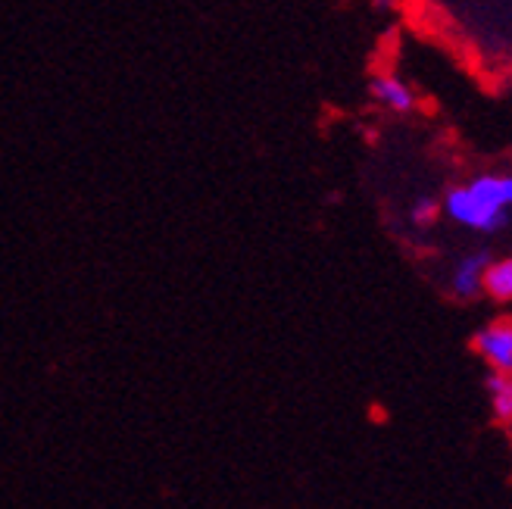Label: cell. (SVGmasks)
<instances>
[{"label":"cell","instance_id":"1","mask_svg":"<svg viewBox=\"0 0 512 509\" xmlns=\"http://www.w3.org/2000/svg\"><path fill=\"white\" fill-rule=\"evenodd\" d=\"M441 207L472 232H497L509 210V175H478L475 182L453 188Z\"/></svg>","mask_w":512,"mask_h":509},{"label":"cell","instance_id":"9","mask_svg":"<svg viewBox=\"0 0 512 509\" xmlns=\"http://www.w3.org/2000/svg\"><path fill=\"white\" fill-rule=\"evenodd\" d=\"M509 375H512V372H509Z\"/></svg>","mask_w":512,"mask_h":509},{"label":"cell","instance_id":"4","mask_svg":"<svg viewBox=\"0 0 512 509\" xmlns=\"http://www.w3.org/2000/svg\"><path fill=\"white\" fill-rule=\"evenodd\" d=\"M372 97L378 100L381 107H388L394 113H409L416 107V94L409 91L406 82H400L397 75H375L372 79Z\"/></svg>","mask_w":512,"mask_h":509},{"label":"cell","instance_id":"7","mask_svg":"<svg viewBox=\"0 0 512 509\" xmlns=\"http://www.w3.org/2000/svg\"><path fill=\"white\" fill-rule=\"evenodd\" d=\"M438 216H441V203L438 200H419L416 207H413V222L416 225H434L438 222Z\"/></svg>","mask_w":512,"mask_h":509},{"label":"cell","instance_id":"8","mask_svg":"<svg viewBox=\"0 0 512 509\" xmlns=\"http://www.w3.org/2000/svg\"><path fill=\"white\" fill-rule=\"evenodd\" d=\"M509 207H512V175H509Z\"/></svg>","mask_w":512,"mask_h":509},{"label":"cell","instance_id":"6","mask_svg":"<svg viewBox=\"0 0 512 509\" xmlns=\"http://www.w3.org/2000/svg\"><path fill=\"white\" fill-rule=\"evenodd\" d=\"M491 403H494V416L506 425H512V375L509 372H494L488 381Z\"/></svg>","mask_w":512,"mask_h":509},{"label":"cell","instance_id":"3","mask_svg":"<svg viewBox=\"0 0 512 509\" xmlns=\"http://www.w3.org/2000/svg\"><path fill=\"white\" fill-rule=\"evenodd\" d=\"M491 257L484 250L478 253H469L456 263L453 275H450V288L456 297H475L481 291V282H484V269H488Z\"/></svg>","mask_w":512,"mask_h":509},{"label":"cell","instance_id":"5","mask_svg":"<svg viewBox=\"0 0 512 509\" xmlns=\"http://www.w3.org/2000/svg\"><path fill=\"white\" fill-rule=\"evenodd\" d=\"M481 291L494 300H512V257L506 260H491L484 269Z\"/></svg>","mask_w":512,"mask_h":509},{"label":"cell","instance_id":"2","mask_svg":"<svg viewBox=\"0 0 512 509\" xmlns=\"http://www.w3.org/2000/svg\"><path fill=\"white\" fill-rule=\"evenodd\" d=\"M475 350L494 372H512V322H494L481 328Z\"/></svg>","mask_w":512,"mask_h":509}]
</instances>
